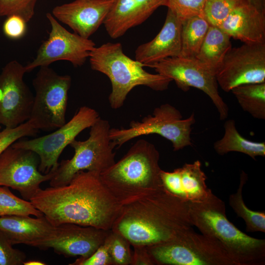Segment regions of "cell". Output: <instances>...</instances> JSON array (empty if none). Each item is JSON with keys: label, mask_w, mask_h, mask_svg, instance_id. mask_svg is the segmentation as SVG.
Segmentation results:
<instances>
[{"label": "cell", "mask_w": 265, "mask_h": 265, "mask_svg": "<svg viewBox=\"0 0 265 265\" xmlns=\"http://www.w3.org/2000/svg\"><path fill=\"white\" fill-rule=\"evenodd\" d=\"M54 226L73 223L110 230L122 205L100 174L81 171L67 185L40 188L29 200Z\"/></svg>", "instance_id": "obj_1"}, {"label": "cell", "mask_w": 265, "mask_h": 265, "mask_svg": "<svg viewBox=\"0 0 265 265\" xmlns=\"http://www.w3.org/2000/svg\"><path fill=\"white\" fill-rule=\"evenodd\" d=\"M46 15L51 30L48 38L38 48L35 58L25 66L26 73L60 60L69 61L75 67L83 65L96 47L95 43L67 30L51 13Z\"/></svg>", "instance_id": "obj_12"}, {"label": "cell", "mask_w": 265, "mask_h": 265, "mask_svg": "<svg viewBox=\"0 0 265 265\" xmlns=\"http://www.w3.org/2000/svg\"><path fill=\"white\" fill-rule=\"evenodd\" d=\"M188 203L162 187L122 205L111 230L132 246L173 241L193 228Z\"/></svg>", "instance_id": "obj_2"}, {"label": "cell", "mask_w": 265, "mask_h": 265, "mask_svg": "<svg viewBox=\"0 0 265 265\" xmlns=\"http://www.w3.org/2000/svg\"><path fill=\"white\" fill-rule=\"evenodd\" d=\"M247 181L246 174L242 172L236 192L230 195L229 205L236 214L244 220L247 232L265 233V212L250 210L244 202L242 190Z\"/></svg>", "instance_id": "obj_27"}, {"label": "cell", "mask_w": 265, "mask_h": 265, "mask_svg": "<svg viewBox=\"0 0 265 265\" xmlns=\"http://www.w3.org/2000/svg\"><path fill=\"white\" fill-rule=\"evenodd\" d=\"M230 37L218 26L211 25L196 58L215 74L232 48Z\"/></svg>", "instance_id": "obj_23"}, {"label": "cell", "mask_w": 265, "mask_h": 265, "mask_svg": "<svg viewBox=\"0 0 265 265\" xmlns=\"http://www.w3.org/2000/svg\"><path fill=\"white\" fill-rule=\"evenodd\" d=\"M201 167V162L197 160L186 163L172 172L161 170L160 178L163 187L188 203L206 199L213 193L206 185L207 176Z\"/></svg>", "instance_id": "obj_18"}, {"label": "cell", "mask_w": 265, "mask_h": 265, "mask_svg": "<svg viewBox=\"0 0 265 265\" xmlns=\"http://www.w3.org/2000/svg\"><path fill=\"white\" fill-rule=\"evenodd\" d=\"M195 121L194 113L183 119L178 109L165 104L155 108L152 115L141 121H131L128 128H111L109 137L115 148H119L135 137L157 134L170 141L173 150L177 151L192 145L191 126Z\"/></svg>", "instance_id": "obj_8"}, {"label": "cell", "mask_w": 265, "mask_h": 265, "mask_svg": "<svg viewBox=\"0 0 265 265\" xmlns=\"http://www.w3.org/2000/svg\"><path fill=\"white\" fill-rule=\"evenodd\" d=\"M0 129H1V126L0 125V132H1Z\"/></svg>", "instance_id": "obj_40"}, {"label": "cell", "mask_w": 265, "mask_h": 265, "mask_svg": "<svg viewBox=\"0 0 265 265\" xmlns=\"http://www.w3.org/2000/svg\"><path fill=\"white\" fill-rule=\"evenodd\" d=\"M100 117L94 109L82 106L68 122L53 132L31 139H18L11 145L35 152L39 158L38 169L41 173L47 174L55 171L63 150L79 133L90 128Z\"/></svg>", "instance_id": "obj_10"}, {"label": "cell", "mask_w": 265, "mask_h": 265, "mask_svg": "<svg viewBox=\"0 0 265 265\" xmlns=\"http://www.w3.org/2000/svg\"><path fill=\"white\" fill-rule=\"evenodd\" d=\"M149 67L174 80L183 91H187L190 87L202 91L214 104L220 120L227 118L229 108L219 95L215 74L196 58L168 57Z\"/></svg>", "instance_id": "obj_11"}, {"label": "cell", "mask_w": 265, "mask_h": 265, "mask_svg": "<svg viewBox=\"0 0 265 265\" xmlns=\"http://www.w3.org/2000/svg\"><path fill=\"white\" fill-rule=\"evenodd\" d=\"M26 21L21 17L12 15L7 17L2 26L4 35L9 39L17 40L23 38L26 34Z\"/></svg>", "instance_id": "obj_36"}, {"label": "cell", "mask_w": 265, "mask_h": 265, "mask_svg": "<svg viewBox=\"0 0 265 265\" xmlns=\"http://www.w3.org/2000/svg\"><path fill=\"white\" fill-rule=\"evenodd\" d=\"M210 24L204 16H194L182 21L180 56L196 58Z\"/></svg>", "instance_id": "obj_25"}, {"label": "cell", "mask_w": 265, "mask_h": 265, "mask_svg": "<svg viewBox=\"0 0 265 265\" xmlns=\"http://www.w3.org/2000/svg\"><path fill=\"white\" fill-rule=\"evenodd\" d=\"M71 81L70 76L60 75L49 66L39 67L32 80L35 93L28 120L35 129L55 130L66 122Z\"/></svg>", "instance_id": "obj_9"}, {"label": "cell", "mask_w": 265, "mask_h": 265, "mask_svg": "<svg viewBox=\"0 0 265 265\" xmlns=\"http://www.w3.org/2000/svg\"><path fill=\"white\" fill-rule=\"evenodd\" d=\"M231 91L244 111L254 118L265 119V82L241 85Z\"/></svg>", "instance_id": "obj_26"}, {"label": "cell", "mask_w": 265, "mask_h": 265, "mask_svg": "<svg viewBox=\"0 0 265 265\" xmlns=\"http://www.w3.org/2000/svg\"><path fill=\"white\" fill-rule=\"evenodd\" d=\"M206 0H166L165 6L181 21L194 16H204Z\"/></svg>", "instance_id": "obj_32"}, {"label": "cell", "mask_w": 265, "mask_h": 265, "mask_svg": "<svg viewBox=\"0 0 265 265\" xmlns=\"http://www.w3.org/2000/svg\"><path fill=\"white\" fill-rule=\"evenodd\" d=\"M89 62L92 70L106 75L111 83L108 97L111 107H121L128 94L135 87L143 85L156 91L168 89L171 79L143 69V65L127 56L120 43L108 42L95 47L90 53Z\"/></svg>", "instance_id": "obj_5"}, {"label": "cell", "mask_w": 265, "mask_h": 265, "mask_svg": "<svg viewBox=\"0 0 265 265\" xmlns=\"http://www.w3.org/2000/svg\"><path fill=\"white\" fill-rule=\"evenodd\" d=\"M38 0H0V17L16 15L29 22L35 14Z\"/></svg>", "instance_id": "obj_31"}, {"label": "cell", "mask_w": 265, "mask_h": 265, "mask_svg": "<svg viewBox=\"0 0 265 265\" xmlns=\"http://www.w3.org/2000/svg\"><path fill=\"white\" fill-rule=\"evenodd\" d=\"M131 265H155L146 246H133Z\"/></svg>", "instance_id": "obj_37"}, {"label": "cell", "mask_w": 265, "mask_h": 265, "mask_svg": "<svg viewBox=\"0 0 265 265\" xmlns=\"http://www.w3.org/2000/svg\"><path fill=\"white\" fill-rule=\"evenodd\" d=\"M56 229L44 216H0V230L13 245L24 244L39 248L54 235Z\"/></svg>", "instance_id": "obj_22"}, {"label": "cell", "mask_w": 265, "mask_h": 265, "mask_svg": "<svg viewBox=\"0 0 265 265\" xmlns=\"http://www.w3.org/2000/svg\"><path fill=\"white\" fill-rule=\"evenodd\" d=\"M224 128V135L213 144L217 154L222 156L231 152H237L246 154L254 159L258 156H265V142H254L244 138L237 130L233 119L226 120Z\"/></svg>", "instance_id": "obj_24"}, {"label": "cell", "mask_w": 265, "mask_h": 265, "mask_svg": "<svg viewBox=\"0 0 265 265\" xmlns=\"http://www.w3.org/2000/svg\"><path fill=\"white\" fill-rule=\"evenodd\" d=\"M159 159V153L155 146L139 139L119 161L101 173L100 177L123 205L163 187Z\"/></svg>", "instance_id": "obj_3"}, {"label": "cell", "mask_w": 265, "mask_h": 265, "mask_svg": "<svg viewBox=\"0 0 265 265\" xmlns=\"http://www.w3.org/2000/svg\"><path fill=\"white\" fill-rule=\"evenodd\" d=\"M166 0H114L103 24L113 39L145 22Z\"/></svg>", "instance_id": "obj_20"}, {"label": "cell", "mask_w": 265, "mask_h": 265, "mask_svg": "<svg viewBox=\"0 0 265 265\" xmlns=\"http://www.w3.org/2000/svg\"><path fill=\"white\" fill-rule=\"evenodd\" d=\"M107 236L105 242L90 256L79 258L70 265H113Z\"/></svg>", "instance_id": "obj_35"}, {"label": "cell", "mask_w": 265, "mask_h": 265, "mask_svg": "<svg viewBox=\"0 0 265 265\" xmlns=\"http://www.w3.org/2000/svg\"><path fill=\"white\" fill-rule=\"evenodd\" d=\"M246 0H206L204 17L211 25L219 26L230 14Z\"/></svg>", "instance_id": "obj_29"}, {"label": "cell", "mask_w": 265, "mask_h": 265, "mask_svg": "<svg viewBox=\"0 0 265 265\" xmlns=\"http://www.w3.org/2000/svg\"><path fill=\"white\" fill-rule=\"evenodd\" d=\"M38 156L30 150L10 145L0 155V186L19 191L29 201L41 188V183L50 181L54 171L47 174L39 169Z\"/></svg>", "instance_id": "obj_13"}, {"label": "cell", "mask_w": 265, "mask_h": 265, "mask_svg": "<svg viewBox=\"0 0 265 265\" xmlns=\"http://www.w3.org/2000/svg\"><path fill=\"white\" fill-rule=\"evenodd\" d=\"M230 38L245 44L265 43V12L245 0L218 26Z\"/></svg>", "instance_id": "obj_21"}, {"label": "cell", "mask_w": 265, "mask_h": 265, "mask_svg": "<svg viewBox=\"0 0 265 265\" xmlns=\"http://www.w3.org/2000/svg\"><path fill=\"white\" fill-rule=\"evenodd\" d=\"M25 66L8 62L0 73V125L12 128L28 121L34 96L25 82Z\"/></svg>", "instance_id": "obj_14"}, {"label": "cell", "mask_w": 265, "mask_h": 265, "mask_svg": "<svg viewBox=\"0 0 265 265\" xmlns=\"http://www.w3.org/2000/svg\"><path fill=\"white\" fill-rule=\"evenodd\" d=\"M146 247L155 265H236L218 240L193 228L173 241Z\"/></svg>", "instance_id": "obj_7"}, {"label": "cell", "mask_w": 265, "mask_h": 265, "mask_svg": "<svg viewBox=\"0 0 265 265\" xmlns=\"http://www.w3.org/2000/svg\"><path fill=\"white\" fill-rule=\"evenodd\" d=\"M37 131L28 121L15 128H5L0 134V155L18 139L34 135Z\"/></svg>", "instance_id": "obj_33"}, {"label": "cell", "mask_w": 265, "mask_h": 265, "mask_svg": "<svg viewBox=\"0 0 265 265\" xmlns=\"http://www.w3.org/2000/svg\"><path fill=\"white\" fill-rule=\"evenodd\" d=\"M262 11L265 12V0H248Z\"/></svg>", "instance_id": "obj_38"}, {"label": "cell", "mask_w": 265, "mask_h": 265, "mask_svg": "<svg viewBox=\"0 0 265 265\" xmlns=\"http://www.w3.org/2000/svg\"><path fill=\"white\" fill-rule=\"evenodd\" d=\"M182 21L168 9L163 26L151 41L139 45L135 60L148 66L168 57L180 56L182 48Z\"/></svg>", "instance_id": "obj_19"}, {"label": "cell", "mask_w": 265, "mask_h": 265, "mask_svg": "<svg viewBox=\"0 0 265 265\" xmlns=\"http://www.w3.org/2000/svg\"><path fill=\"white\" fill-rule=\"evenodd\" d=\"M215 76L226 92L241 85L265 82V43L232 48Z\"/></svg>", "instance_id": "obj_15"}, {"label": "cell", "mask_w": 265, "mask_h": 265, "mask_svg": "<svg viewBox=\"0 0 265 265\" xmlns=\"http://www.w3.org/2000/svg\"><path fill=\"white\" fill-rule=\"evenodd\" d=\"M113 265H130L132 258L131 244L121 234L110 230L108 236Z\"/></svg>", "instance_id": "obj_30"}, {"label": "cell", "mask_w": 265, "mask_h": 265, "mask_svg": "<svg viewBox=\"0 0 265 265\" xmlns=\"http://www.w3.org/2000/svg\"><path fill=\"white\" fill-rule=\"evenodd\" d=\"M7 215L42 217L44 214L30 201L18 197L8 187L0 186V216Z\"/></svg>", "instance_id": "obj_28"}, {"label": "cell", "mask_w": 265, "mask_h": 265, "mask_svg": "<svg viewBox=\"0 0 265 265\" xmlns=\"http://www.w3.org/2000/svg\"><path fill=\"white\" fill-rule=\"evenodd\" d=\"M5 234L0 230V265H23L26 256L22 251L13 247Z\"/></svg>", "instance_id": "obj_34"}, {"label": "cell", "mask_w": 265, "mask_h": 265, "mask_svg": "<svg viewBox=\"0 0 265 265\" xmlns=\"http://www.w3.org/2000/svg\"><path fill=\"white\" fill-rule=\"evenodd\" d=\"M191 222L201 233L218 240L236 265H264L265 239L243 233L227 218L225 204L213 193L206 199L188 203Z\"/></svg>", "instance_id": "obj_4"}, {"label": "cell", "mask_w": 265, "mask_h": 265, "mask_svg": "<svg viewBox=\"0 0 265 265\" xmlns=\"http://www.w3.org/2000/svg\"><path fill=\"white\" fill-rule=\"evenodd\" d=\"M24 265H45L46 264L44 262L35 261V260H30L25 261L24 263Z\"/></svg>", "instance_id": "obj_39"}, {"label": "cell", "mask_w": 265, "mask_h": 265, "mask_svg": "<svg viewBox=\"0 0 265 265\" xmlns=\"http://www.w3.org/2000/svg\"><path fill=\"white\" fill-rule=\"evenodd\" d=\"M114 0H75L57 5L52 12L59 22L88 39L104 23Z\"/></svg>", "instance_id": "obj_17"}, {"label": "cell", "mask_w": 265, "mask_h": 265, "mask_svg": "<svg viewBox=\"0 0 265 265\" xmlns=\"http://www.w3.org/2000/svg\"><path fill=\"white\" fill-rule=\"evenodd\" d=\"M90 128L86 140L75 139L70 143L74 149V155L71 159L59 163L50 181L51 186L68 184L81 171L100 174L115 162V147L109 137L111 128L109 122L100 117Z\"/></svg>", "instance_id": "obj_6"}, {"label": "cell", "mask_w": 265, "mask_h": 265, "mask_svg": "<svg viewBox=\"0 0 265 265\" xmlns=\"http://www.w3.org/2000/svg\"><path fill=\"white\" fill-rule=\"evenodd\" d=\"M56 227L54 235L39 248H52L55 253L67 257H88L105 242L110 231L73 223Z\"/></svg>", "instance_id": "obj_16"}]
</instances>
